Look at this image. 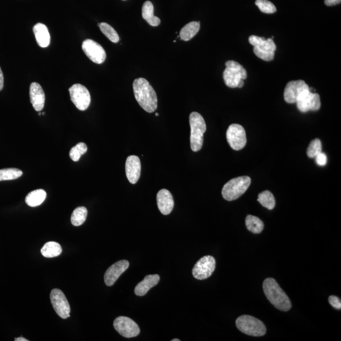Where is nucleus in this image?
<instances>
[{
    "label": "nucleus",
    "instance_id": "obj_9",
    "mask_svg": "<svg viewBox=\"0 0 341 341\" xmlns=\"http://www.w3.org/2000/svg\"><path fill=\"white\" fill-rule=\"evenodd\" d=\"M226 139L231 148L235 151L241 150L247 144L246 132L244 128L238 124H232L229 127Z\"/></svg>",
    "mask_w": 341,
    "mask_h": 341
},
{
    "label": "nucleus",
    "instance_id": "obj_7",
    "mask_svg": "<svg viewBox=\"0 0 341 341\" xmlns=\"http://www.w3.org/2000/svg\"><path fill=\"white\" fill-rule=\"evenodd\" d=\"M226 69L223 72L224 83L230 88L238 87L240 81L247 78V72L242 65L235 61L226 62Z\"/></svg>",
    "mask_w": 341,
    "mask_h": 341
},
{
    "label": "nucleus",
    "instance_id": "obj_12",
    "mask_svg": "<svg viewBox=\"0 0 341 341\" xmlns=\"http://www.w3.org/2000/svg\"><path fill=\"white\" fill-rule=\"evenodd\" d=\"M50 299L54 310L62 319L70 317L71 307L66 296L60 289H54L51 292Z\"/></svg>",
    "mask_w": 341,
    "mask_h": 341
},
{
    "label": "nucleus",
    "instance_id": "obj_14",
    "mask_svg": "<svg viewBox=\"0 0 341 341\" xmlns=\"http://www.w3.org/2000/svg\"><path fill=\"white\" fill-rule=\"evenodd\" d=\"M82 48L86 56L95 64H102L106 60V53L104 48L92 39L84 41Z\"/></svg>",
    "mask_w": 341,
    "mask_h": 341
},
{
    "label": "nucleus",
    "instance_id": "obj_6",
    "mask_svg": "<svg viewBox=\"0 0 341 341\" xmlns=\"http://www.w3.org/2000/svg\"><path fill=\"white\" fill-rule=\"evenodd\" d=\"M236 326L245 335L260 337L265 335L266 327L260 320L251 315H242L236 321Z\"/></svg>",
    "mask_w": 341,
    "mask_h": 341
},
{
    "label": "nucleus",
    "instance_id": "obj_31",
    "mask_svg": "<svg viewBox=\"0 0 341 341\" xmlns=\"http://www.w3.org/2000/svg\"><path fill=\"white\" fill-rule=\"evenodd\" d=\"M87 145L84 143V142H80V143L77 144L76 146L72 147L71 151H70V157H71L72 161L77 162V161L80 160L81 156L87 153Z\"/></svg>",
    "mask_w": 341,
    "mask_h": 341
},
{
    "label": "nucleus",
    "instance_id": "obj_26",
    "mask_svg": "<svg viewBox=\"0 0 341 341\" xmlns=\"http://www.w3.org/2000/svg\"><path fill=\"white\" fill-rule=\"evenodd\" d=\"M245 224H246L247 230L255 234H259L264 228L263 222L257 217L252 216V215L247 216Z\"/></svg>",
    "mask_w": 341,
    "mask_h": 341
},
{
    "label": "nucleus",
    "instance_id": "obj_36",
    "mask_svg": "<svg viewBox=\"0 0 341 341\" xmlns=\"http://www.w3.org/2000/svg\"><path fill=\"white\" fill-rule=\"evenodd\" d=\"M341 0H325L324 3L327 6H331L340 4Z\"/></svg>",
    "mask_w": 341,
    "mask_h": 341
},
{
    "label": "nucleus",
    "instance_id": "obj_33",
    "mask_svg": "<svg viewBox=\"0 0 341 341\" xmlns=\"http://www.w3.org/2000/svg\"><path fill=\"white\" fill-rule=\"evenodd\" d=\"M256 4L259 10L264 13H274L277 11L276 7L268 0H256Z\"/></svg>",
    "mask_w": 341,
    "mask_h": 341
},
{
    "label": "nucleus",
    "instance_id": "obj_4",
    "mask_svg": "<svg viewBox=\"0 0 341 341\" xmlns=\"http://www.w3.org/2000/svg\"><path fill=\"white\" fill-rule=\"evenodd\" d=\"M251 184V178L249 176L235 177L224 184L222 195L228 201L237 200L248 190Z\"/></svg>",
    "mask_w": 341,
    "mask_h": 341
},
{
    "label": "nucleus",
    "instance_id": "obj_3",
    "mask_svg": "<svg viewBox=\"0 0 341 341\" xmlns=\"http://www.w3.org/2000/svg\"><path fill=\"white\" fill-rule=\"evenodd\" d=\"M190 147L193 152H198L202 149L204 143V134L206 132V123L204 118L197 112L190 114Z\"/></svg>",
    "mask_w": 341,
    "mask_h": 341
},
{
    "label": "nucleus",
    "instance_id": "obj_30",
    "mask_svg": "<svg viewBox=\"0 0 341 341\" xmlns=\"http://www.w3.org/2000/svg\"><path fill=\"white\" fill-rule=\"evenodd\" d=\"M98 25H99L100 30H101L102 33L106 36L109 40L114 43H118L120 41V37H119L116 30L110 25L107 24V23L102 22L100 24H98Z\"/></svg>",
    "mask_w": 341,
    "mask_h": 341
},
{
    "label": "nucleus",
    "instance_id": "obj_13",
    "mask_svg": "<svg viewBox=\"0 0 341 341\" xmlns=\"http://www.w3.org/2000/svg\"><path fill=\"white\" fill-rule=\"evenodd\" d=\"M296 103L299 110L302 113L318 111L321 106V97L319 94L310 92L309 89L300 95Z\"/></svg>",
    "mask_w": 341,
    "mask_h": 341
},
{
    "label": "nucleus",
    "instance_id": "obj_40",
    "mask_svg": "<svg viewBox=\"0 0 341 341\" xmlns=\"http://www.w3.org/2000/svg\"><path fill=\"white\" fill-rule=\"evenodd\" d=\"M172 341H180V340H177V339H174V340H172Z\"/></svg>",
    "mask_w": 341,
    "mask_h": 341
},
{
    "label": "nucleus",
    "instance_id": "obj_25",
    "mask_svg": "<svg viewBox=\"0 0 341 341\" xmlns=\"http://www.w3.org/2000/svg\"><path fill=\"white\" fill-rule=\"evenodd\" d=\"M41 254L46 258H53L59 256L62 252V247L55 242L46 243L41 249Z\"/></svg>",
    "mask_w": 341,
    "mask_h": 341
},
{
    "label": "nucleus",
    "instance_id": "obj_2",
    "mask_svg": "<svg viewBox=\"0 0 341 341\" xmlns=\"http://www.w3.org/2000/svg\"><path fill=\"white\" fill-rule=\"evenodd\" d=\"M263 289L268 300L277 309L282 312H288L291 309L290 300L274 279L267 278L265 279Z\"/></svg>",
    "mask_w": 341,
    "mask_h": 341
},
{
    "label": "nucleus",
    "instance_id": "obj_27",
    "mask_svg": "<svg viewBox=\"0 0 341 341\" xmlns=\"http://www.w3.org/2000/svg\"><path fill=\"white\" fill-rule=\"evenodd\" d=\"M87 216V209L85 207H77L72 214V224L74 226H81L85 223Z\"/></svg>",
    "mask_w": 341,
    "mask_h": 341
},
{
    "label": "nucleus",
    "instance_id": "obj_24",
    "mask_svg": "<svg viewBox=\"0 0 341 341\" xmlns=\"http://www.w3.org/2000/svg\"><path fill=\"white\" fill-rule=\"evenodd\" d=\"M200 22H191L184 25L179 32V37L184 41H190L199 31Z\"/></svg>",
    "mask_w": 341,
    "mask_h": 341
},
{
    "label": "nucleus",
    "instance_id": "obj_8",
    "mask_svg": "<svg viewBox=\"0 0 341 341\" xmlns=\"http://www.w3.org/2000/svg\"><path fill=\"white\" fill-rule=\"evenodd\" d=\"M70 95L72 102L77 108L85 111L89 106L91 98L87 88L80 84H74L69 88Z\"/></svg>",
    "mask_w": 341,
    "mask_h": 341
},
{
    "label": "nucleus",
    "instance_id": "obj_28",
    "mask_svg": "<svg viewBox=\"0 0 341 341\" xmlns=\"http://www.w3.org/2000/svg\"><path fill=\"white\" fill-rule=\"evenodd\" d=\"M258 201L262 206L268 210H272L275 207V198L269 191L266 190L259 193Z\"/></svg>",
    "mask_w": 341,
    "mask_h": 341
},
{
    "label": "nucleus",
    "instance_id": "obj_20",
    "mask_svg": "<svg viewBox=\"0 0 341 341\" xmlns=\"http://www.w3.org/2000/svg\"><path fill=\"white\" fill-rule=\"evenodd\" d=\"M160 280V275L158 274L147 275L143 281L140 282L135 287V294L139 296L146 295L147 292L158 284Z\"/></svg>",
    "mask_w": 341,
    "mask_h": 341
},
{
    "label": "nucleus",
    "instance_id": "obj_21",
    "mask_svg": "<svg viewBox=\"0 0 341 341\" xmlns=\"http://www.w3.org/2000/svg\"><path fill=\"white\" fill-rule=\"evenodd\" d=\"M33 31L37 44L41 48L48 47L50 44V34L47 27L41 23H37L33 27Z\"/></svg>",
    "mask_w": 341,
    "mask_h": 341
},
{
    "label": "nucleus",
    "instance_id": "obj_23",
    "mask_svg": "<svg viewBox=\"0 0 341 341\" xmlns=\"http://www.w3.org/2000/svg\"><path fill=\"white\" fill-rule=\"evenodd\" d=\"M46 195V191L42 189L32 191L25 197V202L30 207L39 206L45 200Z\"/></svg>",
    "mask_w": 341,
    "mask_h": 341
},
{
    "label": "nucleus",
    "instance_id": "obj_15",
    "mask_svg": "<svg viewBox=\"0 0 341 341\" xmlns=\"http://www.w3.org/2000/svg\"><path fill=\"white\" fill-rule=\"evenodd\" d=\"M309 86L304 81L299 80L289 82L285 88L284 97L285 101L289 104L296 103L298 98L305 91L309 90Z\"/></svg>",
    "mask_w": 341,
    "mask_h": 341
},
{
    "label": "nucleus",
    "instance_id": "obj_1",
    "mask_svg": "<svg viewBox=\"0 0 341 341\" xmlns=\"http://www.w3.org/2000/svg\"><path fill=\"white\" fill-rule=\"evenodd\" d=\"M133 88L135 99L142 109L150 113L157 109V94L153 86L146 79H135L133 84Z\"/></svg>",
    "mask_w": 341,
    "mask_h": 341
},
{
    "label": "nucleus",
    "instance_id": "obj_16",
    "mask_svg": "<svg viewBox=\"0 0 341 341\" xmlns=\"http://www.w3.org/2000/svg\"><path fill=\"white\" fill-rule=\"evenodd\" d=\"M129 267L128 261L123 260L117 261L107 268L104 274L105 284L108 286H113L120 275Z\"/></svg>",
    "mask_w": 341,
    "mask_h": 341
},
{
    "label": "nucleus",
    "instance_id": "obj_37",
    "mask_svg": "<svg viewBox=\"0 0 341 341\" xmlns=\"http://www.w3.org/2000/svg\"><path fill=\"white\" fill-rule=\"evenodd\" d=\"M4 85V77L3 72H2L1 67H0V91L3 89Z\"/></svg>",
    "mask_w": 341,
    "mask_h": 341
},
{
    "label": "nucleus",
    "instance_id": "obj_29",
    "mask_svg": "<svg viewBox=\"0 0 341 341\" xmlns=\"http://www.w3.org/2000/svg\"><path fill=\"white\" fill-rule=\"evenodd\" d=\"M23 172L17 168H6L0 170V181L13 180L22 176Z\"/></svg>",
    "mask_w": 341,
    "mask_h": 341
},
{
    "label": "nucleus",
    "instance_id": "obj_38",
    "mask_svg": "<svg viewBox=\"0 0 341 341\" xmlns=\"http://www.w3.org/2000/svg\"><path fill=\"white\" fill-rule=\"evenodd\" d=\"M15 341H29V340H26V339H25L24 338H16Z\"/></svg>",
    "mask_w": 341,
    "mask_h": 341
},
{
    "label": "nucleus",
    "instance_id": "obj_32",
    "mask_svg": "<svg viewBox=\"0 0 341 341\" xmlns=\"http://www.w3.org/2000/svg\"><path fill=\"white\" fill-rule=\"evenodd\" d=\"M322 142L319 139L313 140L308 146L307 154L310 158H314L322 153Z\"/></svg>",
    "mask_w": 341,
    "mask_h": 341
},
{
    "label": "nucleus",
    "instance_id": "obj_42",
    "mask_svg": "<svg viewBox=\"0 0 341 341\" xmlns=\"http://www.w3.org/2000/svg\"><path fill=\"white\" fill-rule=\"evenodd\" d=\"M123 1H125V0H123Z\"/></svg>",
    "mask_w": 341,
    "mask_h": 341
},
{
    "label": "nucleus",
    "instance_id": "obj_19",
    "mask_svg": "<svg viewBox=\"0 0 341 341\" xmlns=\"http://www.w3.org/2000/svg\"><path fill=\"white\" fill-rule=\"evenodd\" d=\"M157 204L160 211L164 215L172 212L174 207V200L171 193L167 189L159 191L157 194Z\"/></svg>",
    "mask_w": 341,
    "mask_h": 341
},
{
    "label": "nucleus",
    "instance_id": "obj_22",
    "mask_svg": "<svg viewBox=\"0 0 341 341\" xmlns=\"http://www.w3.org/2000/svg\"><path fill=\"white\" fill-rule=\"evenodd\" d=\"M154 9L153 4L151 1H147L142 6V17L149 25L153 27H157L161 24V20L154 15Z\"/></svg>",
    "mask_w": 341,
    "mask_h": 341
},
{
    "label": "nucleus",
    "instance_id": "obj_11",
    "mask_svg": "<svg viewBox=\"0 0 341 341\" xmlns=\"http://www.w3.org/2000/svg\"><path fill=\"white\" fill-rule=\"evenodd\" d=\"M113 326L115 330L124 338H131L136 337L139 335V326L127 317H119L114 320Z\"/></svg>",
    "mask_w": 341,
    "mask_h": 341
},
{
    "label": "nucleus",
    "instance_id": "obj_5",
    "mask_svg": "<svg viewBox=\"0 0 341 341\" xmlns=\"http://www.w3.org/2000/svg\"><path fill=\"white\" fill-rule=\"evenodd\" d=\"M249 40L254 46V52L256 57L266 62L274 60L276 45L272 38L251 36Z\"/></svg>",
    "mask_w": 341,
    "mask_h": 341
},
{
    "label": "nucleus",
    "instance_id": "obj_34",
    "mask_svg": "<svg viewBox=\"0 0 341 341\" xmlns=\"http://www.w3.org/2000/svg\"><path fill=\"white\" fill-rule=\"evenodd\" d=\"M329 302L336 309H341V301L340 298L336 296H331L329 298Z\"/></svg>",
    "mask_w": 341,
    "mask_h": 341
},
{
    "label": "nucleus",
    "instance_id": "obj_10",
    "mask_svg": "<svg viewBox=\"0 0 341 341\" xmlns=\"http://www.w3.org/2000/svg\"><path fill=\"white\" fill-rule=\"evenodd\" d=\"M216 260L213 256H205L195 263L193 268V277L198 280L206 279L211 276L216 268Z\"/></svg>",
    "mask_w": 341,
    "mask_h": 341
},
{
    "label": "nucleus",
    "instance_id": "obj_35",
    "mask_svg": "<svg viewBox=\"0 0 341 341\" xmlns=\"http://www.w3.org/2000/svg\"><path fill=\"white\" fill-rule=\"evenodd\" d=\"M315 160H316L317 164L321 166V167H323L328 163V158H327L326 154L322 153V152L315 157Z\"/></svg>",
    "mask_w": 341,
    "mask_h": 341
},
{
    "label": "nucleus",
    "instance_id": "obj_17",
    "mask_svg": "<svg viewBox=\"0 0 341 341\" xmlns=\"http://www.w3.org/2000/svg\"><path fill=\"white\" fill-rule=\"evenodd\" d=\"M125 170L130 183H137L141 174V163L138 156H128L126 161Z\"/></svg>",
    "mask_w": 341,
    "mask_h": 341
},
{
    "label": "nucleus",
    "instance_id": "obj_18",
    "mask_svg": "<svg viewBox=\"0 0 341 341\" xmlns=\"http://www.w3.org/2000/svg\"><path fill=\"white\" fill-rule=\"evenodd\" d=\"M30 102L36 111L43 110L45 102V94L40 84L32 83L29 91Z\"/></svg>",
    "mask_w": 341,
    "mask_h": 341
},
{
    "label": "nucleus",
    "instance_id": "obj_41",
    "mask_svg": "<svg viewBox=\"0 0 341 341\" xmlns=\"http://www.w3.org/2000/svg\"><path fill=\"white\" fill-rule=\"evenodd\" d=\"M156 116H159V113H156Z\"/></svg>",
    "mask_w": 341,
    "mask_h": 341
},
{
    "label": "nucleus",
    "instance_id": "obj_39",
    "mask_svg": "<svg viewBox=\"0 0 341 341\" xmlns=\"http://www.w3.org/2000/svg\"><path fill=\"white\" fill-rule=\"evenodd\" d=\"M244 85V80L240 81L239 84H238V88H242L243 86Z\"/></svg>",
    "mask_w": 341,
    "mask_h": 341
}]
</instances>
